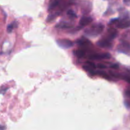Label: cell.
<instances>
[{
  "label": "cell",
  "mask_w": 130,
  "mask_h": 130,
  "mask_svg": "<svg viewBox=\"0 0 130 130\" xmlns=\"http://www.w3.org/2000/svg\"><path fill=\"white\" fill-rule=\"evenodd\" d=\"M104 29V26L102 24H93L90 28L86 29L84 31L85 34L88 37H97L99 36Z\"/></svg>",
  "instance_id": "1"
},
{
  "label": "cell",
  "mask_w": 130,
  "mask_h": 130,
  "mask_svg": "<svg viewBox=\"0 0 130 130\" xmlns=\"http://www.w3.org/2000/svg\"><path fill=\"white\" fill-rule=\"evenodd\" d=\"M56 42L60 47L64 49H68L74 45L73 42L68 39H58L56 41Z\"/></svg>",
  "instance_id": "2"
},
{
  "label": "cell",
  "mask_w": 130,
  "mask_h": 130,
  "mask_svg": "<svg viewBox=\"0 0 130 130\" xmlns=\"http://www.w3.org/2000/svg\"><path fill=\"white\" fill-rule=\"evenodd\" d=\"M111 57V54L109 53H98V54H93L90 56L88 58L90 60H103V59H109Z\"/></svg>",
  "instance_id": "3"
},
{
  "label": "cell",
  "mask_w": 130,
  "mask_h": 130,
  "mask_svg": "<svg viewBox=\"0 0 130 130\" xmlns=\"http://www.w3.org/2000/svg\"><path fill=\"white\" fill-rule=\"evenodd\" d=\"M97 45L99 47H101V48H108V49H111L112 48V44L111 41L107 39L106 38L99 40L97 42Z\"/></svg>",
  "instance_id": "4"
},
{
  "label": "cell",
  "mask_w": 130,
  "mask_h": 130,
  "mask_svg": "<svg viewBox=\"0 0 130 130\" xmlns=\"http://www.w3.org/2000/svg\"><path fill=\"white\" fill-rule=\"evenodd\" d=\"M116 27L119 29H126L130 27V20L123 18L120 20L117 24Z\"/></svg>",
  "instance_id": "5"
},
{
  "label": "cell",
  "mask_w": 130,
  "mask_h": 130,
  "mask_svg": "<svg viewBox=\"0 0 130 130\" xmlns=\"http://www.w3.org/2000/svg\"><path fill=\"white\" fill-rule=\"evenodd\" d=\"M92 22H93V18L92 17H88V16H84L79 20V24L82 27H84V26L89 25Z\"/></svg>",
  "instance_id": "6"
},
{
  "label": "cell",
  "mask_w": 130,
  "mask_h": 130,
  "mask_svg": "<svg viewBox=\"0 0 130 130\" xmlns=\"http://www.w3.org/2000/svg\"><path fill=\"white\" fill-rule=\"evenodd\" d=\"M77 43L78 45L81 47H88V46H90L92 45V42L90 41H89L88 39L84 38V37L77 40Z\"/></svg>",
  "instance_id": "7"
},
{
  "label": "cell",
  "mask_w": 130,
  "mask_h": 130,
  "mask_svg": "<svg viewBox=\"0 0 130 130\" xmlns=\"http://www.w3.org/2000/svg\"><path fill=\"white\" fill-rule=\"evenodd\" d=\"M117 36V31L115 29H110L108 31V35H107V39L109 41H112Z\"/></svg>",
  "instance_id": "8"
},
{
  "label": "cell",
  "mask_w": 130,
  "mask_h": 130,
  "mask_svg": "<svg viewBox=\"0 0 130 130\" xmlns=\"http://www.w3.org/2000/svg\"><path fill=\"white\" fill-rule=\"evenodd\" d=\"M56 28L60 29H71L72 27V25L67 22H60L55 26Z\"/></svg>",
  "instance_id": "9"
},
{
  "label": "cell",
  "mask_w": 130,
  "mask_h": 130,
  "mask_svg": "<svg viewBox=\"0 0 130 130\" xmlns=\"http://www.w3.org/2000/svg\"><path fill=\"white\" fill-rule=\"evenodd\" d=\"M17 27H18V22H16V21L12 22L10 24H9L7 26V32L10 33V32L13 31V29L17 28Z\"/></svg>",
  "instance_id": "10"
},
{
  "label": "cell",
  "mask_w": 130,
  "mask_h": 130,
  "mask_svg": "<svg viewBox=\"0 0 130 130\" xmlns=\"http://www.w3.org/2000/svg\"><path fill=\"white\" fill-rule=\"evenodd\" d=\"M58 5H59V0H53L52 2H51L50 4L48 10H52L55 8H56Z\"/></svg>",
  "instance_id": "11"
},
{
  "label": "cell",
  "mask_w": 130,
  "mask_h": 130,
  "mask_svg": "<svg viewBox=\"0 0 130 130\" xmlns=\"http://www.w3.org/2000/svg\"><path fill=\"white\" fill-rule=\"evenodd\" d=\"M74 53L76 57H77L78 58H82V57H83L85 55L84 50H83L82 49L77 50L75 51Z\"/></svg>",
  "instance_id": "12"
},
{
  "label": "cell",
  "mask_w": 130,
  "mask_h": 130,
  "mask_svg": "<svg viewBox=\"0 0 130 130\" xmlns=\"http://www.w3.org/2000/svg\"><path fill=\"white\" fill-rule=\"evenodd\" d=\"M96 75H99V76H102V77H104V78H106L107 79L110 80V77L105 72L103 71H96Z\"/></svg>",
  "instance_id": "13"
},
{
  "label": "cell",
  "mask_w": 130,
  "mask_h": 130,
  "mask_svg": "<svg viewBox=\"0 0 130 130\" xmlns=\"http://www.w3.org/2000/svg\"><path fill=\"white\" fill-rule=\"evenodd\" d=\"M60 15L59 12H57V13H55L53 14H50L48 15V18H47V22H51V21L53 20L55 18H57L58 15Z\"/></svg>",
  "instance_id": "14"
},
{
  "label": "cell",
  "mask_w": 130,
  "mask_h": 130,
  "mask_svg": "<svg viewBox=\"0 0 130 130\" xmlns=\"http://www.w3.org/2000/svg\"><path fill=\"white\" fill-rule=\"evenodd\" d=\"M67 15H68L69 17L71 18H76V17H77V15H76V13H75V12H74L72 10H69L67 11Z\"/></svg>",
  "instance_id": "15"
},
{
  "label": "cell",
  "mask_w": 130,
  "mask_h": 130,
  "mask_svg": "<svg viewBox=\"0 0 130 130\" xmlns=\"http://www.w3.org/2000/svg\"><path fill=\"white\" fill-rule=\"evenodd\" d=\"M86 63L87 64V66H88L89 67H92V68L93 69H95L96 67H97V66H95V64L93 62H90V61H87V62H86Z\"/></svg>",
  "instance_id": "16"
},
{
  "label": "cell",
  "mask_w": 130,
  "mask_h": 130,
  "mask_svg": "<svg viewBox=\"0 0 130 130\" xmlns=\"http://www.w3.org/2000/svg\"><path fill=\"white\" fill-rule=\"evenodd\" d=\"M97 67H98L100 69H105L107 68V66L105 64H103V63H98V64L97 65Z\"/></svg>",
  "instance_id": "17"
},
{
  "label": "cell",
  "mask_w": 130,
  "mask_h": 130,
  "mask_svg": "<svg viewBox=\"0 0 130 130\" xmlns=\"http://www.w3.org/2000/svg\"><path fill=\"white\" fill-rule=\"evenodd\" d=\"M122 79H123L124 81H126V82H127L128 83L130 84V77H129V76H124L123 77H122Z\"/></svg>",
  "instance_id": "18"
},
{
  "label": "cell",
  "mask_w": 130,
  "mask_h": 130,
  "mask_svg": "<svg viewBox=\"0 0 130 130\" xmlns=\"http://www.w3.org/2000/svg\"><path fill=\"white\" fill-rule=\"evenodd\" d=\"M111 67L113 69H117L119 68V65L117 63H114V64H112L111 66Z\"/></svg>",
  "instance_id": "19"
},
{
  "label": "cell",
  "mask_w": 130,
  "mask_h": 130,
  "mask_svg": "<svg viewBox=\"0 0 130 130\" xmlns=\"http://www.w3.org/2000/svg\"><path fill=\"white\" fill-rule=\"evenodd\" d=\"M118 21H119V18H114V19H112V20H111V21H110L109 24H112L114 22H118Z\"/></svg>",
  "instance_id": "20"
},
{
  "label": "cell",
  "mask_w": 130,
  "mask_h": 130,
  "mask_svg": "<svg viewBox=\"0 0 130 130\" xmlns=\"http://www.w3.org/2000/svg\"><path fill=\"white\" fill-rule=\"evenodd\" d=\"M124 105L127 108H129L130 107V103L129 102H127V101H125Z\"/></svg>",
  "instance_id": "21"
},
{
  "label": "cell",
  "mask_w": 130,
  "mask_h": 130,
  "mask_svg": "<svg viewBox=\"0 0 130 130\" xmlns=\"http://www.w3.org/2000/svg\"><path fill=\"white\" fill-rule=\"evenodd\" d=\"M124 3L127 5L130 4V0H124Z\"/></svg>",
  "instance_id": "22"
},
{
  "label": "cell",
  "mask_w": 130,
  "mask_h": 130,
  "mask_svg": "<svg viewBox=\"0 0 130 130\" xmlns=\"http://www.w3.org/2000/svg\"><path fill=\"white\" fill-rule=\"evenodd\" d=\"M126 95L127 96V97H130V91L129 90H127L126 92Z\"/></svg>",
  "instance_id": "23"
},
{
  "label": "cell",
  "mask_w": 130,
  "mask_h": 130,
  "mask_svg": "<svg viewBox=\"0 0 130 130\" xmlns=\"http://www.w3.org/2000/svg\"><path fill=\"white\" fill-rule=\"evenodd\" d=\"M6 127L5 126H2V125H0V129H5Z\"/></svg>",
  "instance_id": "24"
},
{
  "label": "cell",
  "mask_w": 130,
  "mask_h": 130,
  "mask_svg": "<svg viewBox=\"0 0 130 130\" xmlns=\"http://www.w3.org/2000/svg\"><path fill=\"white\" fill-rule=\"evenodd\" d=\"M72 1H75V0H72Z\"/></svg>",
  "instance_id": "25"
}]
</instances>
